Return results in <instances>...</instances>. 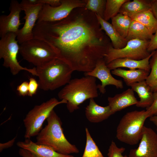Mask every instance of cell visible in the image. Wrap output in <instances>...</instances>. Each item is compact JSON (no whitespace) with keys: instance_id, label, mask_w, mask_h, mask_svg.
<instances>
[{"instance_id":"obj_16","label":"cell","mask_w":157,"mask_h":157,"mask_svg":"<svg viewBox=\"0 0 157 157\" xmlns=\"http://www.w3.org/2000/svg\"><path fill=\"white\" fill-rule=\"evenodd\" d=\"M108 100L112 115L129 106L136 105L139 102L131 88L113 97H108Z\"/></svg>"},{"instance_id":"obj_18","label":"cell","mask_w":157,"mask_h":157,"mask_svg":"<svg viewBox=\"0 0 157 157\" xmlns=\"http://www.w3.org/2000/svg\"><path fill=\"white\" fill-rule=\"evenodd\" d=\"M85 115L89 122L98 123L107 119L112 114L108 105L100 106L95 102L94 98H92L90 99L89 104L85 108Z\"/></svg>"},{"instance_id":"obj_29","label":"cell","mask_w":157,"mask_h":157,"mask_svg":"<svg viewBox=\"0 0 157 157\" xmlns=\"http://www.w3.org/2000/svg\"><path fill=\"white\" fill-rule=\"evenodd\" d=\"M106 2L105 0H87L84 7L103 18Z\"/></svg>"},{"instance_id":"obj_33","label":"cell","mask_w":157,"mask_h":157,"mask_svg":"<svg viewBox=\"0 0 157 157\" xmlns=\"http://www.w3.org/2000/svg\"><path fill=\"white\" fill-rule=\"evenodd\" d=\"M17 90L19 96L25 97L28 95V82L24 81L18 85Z\"/></svg>"},{"instance_id":"obj_25","label":"cell","mask_w":157,"mask_h":157,"mask_svg":"<svg viewBox=\"0 0 157 157\" xmlns=\"http://www.w3.org/2000/svg\"><path fill=\"white\" fill-rule=\"evenodd\" d=\"M111 19L115 28L122 37L126 39L133 20L127 15L120 13Z\"/></svg>"},{"instance_id":"obj_36","label":"cell","mask_w":157,"mask_h":157,"mask_svg":"<svg viewBox=\"0 0 157 157\" xmlns=\"http://www.w3.org/2000/svg\"><path fill=\"white\" fill-rule=\"evenodd\" d=\"M17 136L15 137L13 139L8 141L4 143H0V151L2 152L4 149H7L12 146L16 140Z\"/></svg>"},{"instance_id":"obj_30","label":"cell","mask_w":157,"mask_h":157,"mask_svg":"<svg viewBox=\"0 0 157 157\" xmlns=\"http://www.w3.org/2000/svg\"><path fill=\"white\" fill-rule=\"evenodd\" d=\"M123 147H118L115 142L112 141L108 149V157H128L126 155L123 156L122 153L125 150Z\"/></svg>"},{"instance_id":"obj_7","label":"cell","mask_w":157,"mask_h":157,"mask_svg":"<svg viewBox=\"0 0 157 157\" xmlns=\"http://www.w3.org/2000/svg\"><path fill=\"white\" fill-rule=\"evenodd\" d=\"M19 52L24 60L36 67L44 65L58 58L56 53L49 44L34 38L20 44Z\"/></svg>"},{"instance_id":"obj_17","label":"cell","mask_w":157,"mask_h":157,"mask_svg":"<svg viewBox=\"0 0 157 157\" xmlns=\"http://www.w3.org/2000/svg\"><path fill=\"white\" fill-rule=\"evenodd\" d=\"M155 51L151 52L148 56L142 60H136L126 58H118L107 64V66L110 70L123 67L128 68L130 69H142L150 72L149 60Z\"/></svg>"},{"instance_id":"obj_14","label":"cell","mask_w":157,"mask_h":157,"mask_svg":"<svg viewBox=\"0 0 157 157\" xmlns=\"http://www.w3.org/2000/svg\"><path fill=\"white\" fill-rule=\"evenodd\" d=\"M85 75H88L98 78L101 82V84L97 85V87L100 92L104 94L106 86L112 85L117 88H123L122 81L114 78L110 73V70L107 67L104 59L99 60L94 68L91 72L85 73Z\"/></svg>"},{"instance_id":"obj_20","label":"cell","mask_w":157,"mask_h":157,"mask_svg":"<svg viewBox=\"0 0 157 157\" xmlns=\"http://www.w3.org/2000/svg\"><path fill=\"white\" fill-rule=\"evenodd\" d=\"M95 15L100 25L101 30L105 31L110 39L113 47L116 49H119L125 47L128 42L126 39L120 35L112 24L99 15Z\"/></svg>"},{"instance_id":"obj_2","label":"cell","mask_w":157,"mask_h":157,"mask_svg":"<svg viewBox=\"0 0 157 157\" xmlns=\"http://www.w3.org/2000/svg\"><path fill=\"white\" fill-rule=\"evenodd\" d=\"M96 78L85 75L71 79L59 92L58 98L67 102L66 107L70 113L79 109V106L88 99L98 96Z\"/></svg>"},{"instance_id":"obj_5","label":"cell","mask_w":157,"mask_h":157,"mask_svg":"<svg viewBox=\"0 0 157 157\" xmlns=\"http://www.w3.org/2000/svg\"><path fill=\"white\" fill-rule=\"evenodd\" d=\"M147 118L145 110H135L126 113L117 127V139L130 145L137 144L141 138L144 124Z\"/></svg>"},{"instance_id":"obj_21","label":"cell","mask_w":157,"mask_h":157,"mask_svg":"<svg viewBox=\"0 0 157 157\" xmlns=\"http://www.w3.org/2000/svg\"><path fill=\"white\" fill-rule=\"evenodd\" d=\"M130 87L140 99L138 104L135 105L137 107L147 108L152 104L154 100V92L145 81L134 83Z\"/></svg>"},{"instance_id":"obj_10","label":"cell","mask_w":157,"mask_h":157,"mask_svg":"<svg viewBox=\"0 0 157 157\" xmlns=\"http://www.w3.org/2000/svg\"><path fill=\"white\" fill-rule=\"evenodd\" d=\"M61 4L52 7L43 4L37 22H54L67 17L74 9L84 7L87 0H61Z\"/></svg>"},{"instance_id":"obj_26","label":"cell","mask_w":157,"mask_h":157,"mask_svg":"<svg viewBox=\"0 0 157 157\" xmlns=\"http://www.w3.org/2000/svg\"><path fill=\"white\" fill-rule=\"evenodd\" d=\"M86 142L82 157H104L93 140L88 128H85Z\"/></svg>"},{"instance_id":"obj_12","label":"cell","mask_w":157,"mask_h":157,"mask_svg":"<svg viewBox=\"0 0 157 157\" xmlns=\"http://www.w3.org/2000/svg\"><path fill=\"white\" fill-rule=\"evenodd\" d=\"M129 157H157V133L144 126L138 147L130 150Z\"/></svg>"},{"instance_id":"obj_4","label":"cell","mask_w":157,"mask_h":157,"mask_svg":"<svg viewBox=\"0 0 157 157\" xmlns=\"http://www.w3.org/2000/svg\"><path fill=\"white\" fill-rule=\"evenodd\" d=\"M39 88L53 90L67 84L74 71L66 62L56 58L43 66L36 67Z\"/></svg>"},{"instance_id":"obj_28","label":"cell","mask_w":157,"mask_h":157,"mask_svg":"<svg viewBox=\"0 0 157 157\" xmlns=\"http://www.w3.org/2000/svg\"><path fill=\"white\" fill-rule=\"evenodd\" d=\"M128 0H107L103 18L106 21L116 15L122 5Z\"/></svg>"},{"instance_id":"obj_3","label":"cell","mask_w":157,"mask_h":157,"mask_svg":"<svg viewBox=\"0 0 157 157\" xmlns=\"http://www.w3.org/2000/svg\"><path fill=\"white\" fill-rule=\"evenodd\" d=\"M47 120V124L37 135L36 142L49 147L63 154L79 153V151L76 146L71 143L66 138L61 121L54 110Z\"/></svg>"},{"instance_id":"obj_23","label":"cell","mask_w":157,"mask_h":157,"mask_svg":"<svg viewBox=\"0 0 157 157\" xmlns=\"http://www.w3.org/2000/svg\"><path fill=\"white\" fill-rule=\"evenodd\" d=\"M153 34L140 23L133 20L126 38L127 41L133 39L149 40Z\"/></svg>"},{"instance_id":"obj_39","label":"cell","mask_w":157,"mask_h":157,"mask_svg":"<svg viewBox=\"0 0 157 157\" xmlns=\"http://www.w3.org/2000/svg\"><path fill=\"white\" fill-rule=\"evenodd\" d=\"M150 117V120L155 125L157 131V115H154Z\"/></svg>"},{"instance_id":"obj_32","label":"cell","mask_w":157,"mask_h":157,"mask_svg":"<svg viewBox=\"0 0 157 157\" xmlns=\"http://www.w3.org/2000/svg\"><path fill=\"white\" fill-rule=\"evenodd\" d=\"M38 88H39V85L38 82L33 78H30L28 82V96L32 97L35 94Z\"/></svg>"},{"instance_id":"obj_34","label":"cell","mask_w":157,"mask_h":157,"mask_svg":"<svg viewBox=\"0 0 157 157\" xmlns=\"http://www.w3.org/2000/svg\"><path fill=\"white\" fill-rule=\"evenodd\" d=\"M157 49V30L149 40L147 50L149 52Z\"/></svg>"},{"instance_id":"obj_19","label":"cell","mask_w":157,"mask_h":157,"mask_svg":"<svg viewBox=\"0 0 157 157\" xmlns=\"http://www.w3.org/2000/svg\"><path fill=\"white\" fill-rule=\"evenodd\" d=\"M111 72L113 74L123 78L126 85L130 86L134 83L145 81L149 73L142 69L126 70L120 68L112 70Z\"/></svg>"},{"instance_id":"obj_37","label":"cell","mask_w":157,"mask_h":157,"mask_svg":"<svg viewBox=\"0 0 157 157\" xmlns=\"http://www.w3.org/2000/svg\"><path fill=\"white\" fill-rule=\"evenodd\" d=\"M19 154L22 157H34L30 151L22 148L19 149Z\"/></svg>"},{"instance_id":"obj_35","label":"cell","mask_w":157,"mask_h":157,"mask_svg":"<svg viewBox=\"0 0 157 157\" xmlns=\"http://www.w3.org/2000/svg\"><path fill=\"white\" fill-rule=\"evenodd\" d=\"M61 3V0H38V4H48L53 7L58 6Z\"/></svg>"},{"instance_id":"obj_13","label":"cell","mask_w":157,"mask_h":157,"mask_svg":"<svg viewBox=\"0 0 157 157\" xmlns=\"http://www.w3.org/2000/svg\"><path fill=\"white\" fill-rule=\"evenodd\" d=\"M10 13L8 15H2L0 16V37L10 33L17 34L21 23L20 15L22 10L21 5L18 1L12 0L9 8Z\"/></svg>"},{"instance_id":"obj_24","label":"cell","mask_w":157,"mask_h":157,"mask_svg":"<svg viewBox=\"0 0 157 157\" xmlns=\"http://www.w3.org/2000/svg\"><path fill=\"white\" fill-rule=\"evenodd\" d=\"M146 27L153 34L157 30V19L151 10L144 11L130 16Z\"/></svg>"},{"instance_id":"obj_8","label":"cell","mask_w":157,"mask_h":157,"mask_svg":"<svg viewBox=\"0 0 157 157\" xmlns=\"http://www.w3.org/2000/svg\"><path fill=\"white\" fill-rule=\"evenodd\" d=\"M17 34L8 33L1 37L0 40V58L3 60V66L9 68L12 74L15 75L22 70H25L37 76L36 67L29 69L23 67L19 64L17 56L19 46L17 39Z\"/></svg>"},{"instance_id":"obj_31","label":"cell","mask_w":157,"mask_h":157,"mask_svg":"<svg viewBox=\"0 0 157 157\" xmlns=\"http://www.w3.org/2000/svg\"><path fill=\"white\" fill-rule=\"evenodd\" d=\"M148 117L157 114V91L154 92V100L152 104L146 110Z\"/></svg>"},{"instance_id":"obj_15","label":"cell","mask_w":157,"mask_h":157,"mask_svg":"<svg viewBox=\"0 0 157 157\" xmlns=\"http://www.w3.org/2000/svg\"><path fill=\"white\" fill-rule=\"evenodd\" d=\"M16 144L20 148L30 151L34 157H74L70 154L59 153L49 147L38 144L30 139H25L24 141H19Z\"/></svg>"},{"instance_id":"obj_22","label":"cell","mask_w":157,"mask_h":157,"mask_svg":"<svg viewBox=\"0 0 157 157\" xmlns=\"http://www.w3.org/2000/svg\"><path fill=\"white\" fill-rule=\"evenodd\" d=\"M148 10H151L150 2L142 0H128L122 5L119 13L126 14L130 17Z\"/></svg>"},{"instance_id":"obj_11","label":"cell","mask_w":157,"mask_h":157,"mask_svg":"<svg viewBox=\"0 0 157 157\" xmlns=\"http://www.w3.org/2000/svg\"><path fill=\"white\" fill-rule=\"evenodd\" d=\"M20 3L25 14L24 18L25 21L23 27L17 33V39L20 44L33 38V30L43 5L42 4H32L27 0H23Z\"/></svg>"},{"instance_id":"obj_6","label":"cell","mask_w":157,"mask_h":157,"mask_svg":"<svg viewBox=\"0 0 157 157\" xmlns=\"http://www.w3.org/2000/svg\"><path fill=\"white\" fill-rule=\"evenodd\" d=\"M67 103L65 99L59 101L53 97L39 105L35 106L28 112L23 119L25 128L24 136L25 139H30L37 136L42 129L44 121L54 108L59 104Z\"/></svg>"},{"instance_id":"obj_9","label":"cell","mask_w":157,"mask_h":157,"mask_svg":"<svg viewBox=\"0 0 157 157\" xmlns=\"http://www.w3.org/2000/svg\"><path fill=\"white\" fill-rule=\"evenodd\" d=\"M149 41L131 40L127 42L125 47L119 49H115L109 45L104 58L106 64L118 58L140 60L147 58L151 53L147 50Z\"/></svg>"},{"instance_id":"obj_27","label":"cell","mask_w":157,"mask_h":157,"mask_svg":"<svg viewBox=\"0 0 157 157\" xmlns=\"http://www.w3.org/2000/svg\"><path fill=\"white\" fill-rule=\"evenodd\" d=\"M151 60L150 70L145 81L154 92L157 91V49L155 51Z\"/></svg>"},{"instance_id":"obj_1","label":"cell","mask_w":157,"mask_h":157,"mask_svg":"<svg viewBox=\"0 0 157 157\" xmlns=\"http://www.w3.org/2000/svg\"><path fill=\"white\" fill-rule=\"evenodd\" d=\"M101 31L95 14L83 7L60 21L37 22L33 33V38L47 43L74 71L86 73L104 59L109 46Z\"/></svg>"},{"instance_id":"obj_38","label":"cell","mask_w":157,"mask_h":157,"mask_svg":"<svg viewBox=\"0 0 157 157\" xmlns=\"http://www.w3.org/2000/svg\"><path fill=\"white\" fill-rule=\"evenodd\" d=\"M150 3L151 11L154 16L157 19V0L152 1Z\"/></svg>"}]
</instances>
